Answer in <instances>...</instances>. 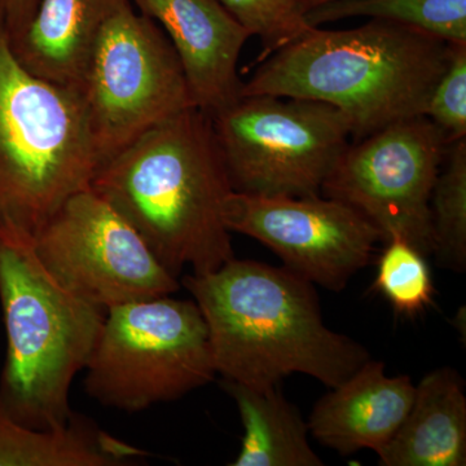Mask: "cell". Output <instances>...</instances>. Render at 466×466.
I'll return each instance as SVG.
<instances>
[{"instance_id":"6da1fadb","label":"cell","mask_w":466,"mask_h":466,"mask_svg":"<svg viewBox=\"0 0 466 466\" xmlns=\"http://www.w3.org/2000/svg\"><path fill=\"white\" fill-rule=\"evenodd\" d=\"M90 188L137 229L174 275L216 271L235 258L223 205L233 192L213 119L183 110L106 159Z\"/></svg>"},{"instance_id":"7a4b0ae2","label":"cell","mask_w":466,"mask_h":466,"mask_svg":"<svg viewBox=\"0 0 466 466\" xmlns=\"http://www.w3.org/2000/svg\"><path fill=\"white\" fill-rule=\"evenodd\" d=\"M180 285L205 319L223 380L260 389L302 373L334 389L370 360L363 345L325 325L315 285L288 267L232 258Z\"/></svg>"},{"instance_id":"3957f363","label":"cell","mask_w":466,"mask_h":466,"mask_svg":"<svg viewBox=\"0 0 466 466\" xmlns=\"http://www.w3.org/2000/svg\"><path fill=\"white\" fill-rule=\"evenodd\" d=\"M453 43L388 20L345 30L312 27L269 55L242 82L241 96L323 101L351 122L352 142L424 116Z\"/></svg>"},{"instance_id":"277c9868","label":"cell","mask_w":466,"mask_h":466,"mask_svg":"<svg viewBox=\"0 0 466 466\" xmlns=\"http://www.w3.org/2000/svg\"><path fill=\"white\" fill-rule=\"evenodd\" d=\"M0 305L7 334L0 398L27 428H64L76 415L72 383L87 366L106 309L58 283L33 236L9 226H0Z\"/></svg>"},{"instance_id":"5b68a950","label":"cell","mask_w":466,"mask_h":466,"mask_svg":"<svg viewBox=\"0 0 466 466\" xmlns=\"http://www.w3.org/2000/svg\"><path fill=\"white\" fill-rule=\"evenodd\" d=\"M99 167L81 95L18 61L0 7V226L35 235Z\"/></svg>"},{"instance_id":"8992f818","label":"cell","mask_w":466,"mask_h":466,"mask_svg":"<svg viewBox=\"0 0 466 466\" xmlns=\"http://www.w3.org/2000/svg\"><path fill=\"white\" fill-rule=\"evenodd\" d=\"M85 370L88 397L128 413L180 400L218 375L198 303L171 294L109 309Z\"/></svg>"},{"instance_id":"52a82bcc","label":"cell","mask_w":466,"mask_h":466,"mask_svg":"<svg viewBox=\"0 0 466 466\" xmlns=\"http://www.w3.org/2000/svg\"><path fill=\"white\" fill-rule=\"evenodd\" d=\"M78 92L100 165L153 126L196 106L167 34L137 14L131 0L101 26Z\"/></svg>"},{"instance_id":"ba28073f","label":"cell","mask_w":466,"mask_h":466,"mask_svg":"<svg viewBox=\"0 0 466 466\" xmlns=\"http://www.w3.org/2000/svg\"><path fill=\"white\" fill-rule=\"evenodd\" d=\"M233 191L320 195L352 142L351 122L323 101L254 95L211 116Z\"/></svg>"},{"instance_id":"9c48e42d","label":"cell","mask_w":466,"mask_h":466,"mask_svg":"<svg viewBox=\"0 0 466 466\" xmlns=\"http://www.w3.org/2000/svg\"><path fill=\"white\" fill-rule=\"evenodd\" d=\"M449 146L426 116L395 122L351 142L321 193L367 218L383 242L398 236L433 256L431 195Z\"/></svg>"},{"instance_id":"30bf717a","label":"cell","mask_w":466,"mask_h":466,"mask_svg":"<svg viewBox=\"0 0 466 466\" xmlns=\"http://www.w3.org/2000/svg\"><path fill=\"white\" fill-rule=\"evenodd\" d=\"M33 240L58 283L106 311L180 288L137 229L91 188L67 198Z\"/></svg>"},{"instance_id":"8fae6325","label":"cell","mask_w":466,"mask_h":466,"mask_svg":"<svg viewBox=\"0 0 466 466\" xmlns=\"http://www.w3.org/2000/svg\"><path fill=\"white\" fill-rule=\"evenodd\" d=\"M229 232L274 251L291 271L332 291L368 266L381 232L354 208L317 196H263L233 191L223 205Z\"/></svg>"},{"instance_id":"7c38bea8","label":"cell","mask_w":466,"mask_h":466,"mask_svg":"<svg viewBox=\"0 0 466 466\" xmlns=\"http://www.w3.org/2000/svg\"><path fill=\"white\" fill-rule=\"evenodd\" d=\"M173 45L193 101L213 116L241 97L238 73L250 34L219 0H131Z\"/></svg>"},{"instance_id":"4fadbf2b","label":"cell","mask_w":466,"mask_h":466,"mask_svg":"<svg viewBox=\"0 0 466 466\" xmlns=\"http://www.w3.org/2000/svg\"><path fill=\"white\" fill-rule=\"evenodd\" d=\"M415 392L410 376H386L383 363L370 359L315 404L309 431L341 455L380 453L403 424Z\"/></svg>"},{"instance_id":"5bb4252c","label":"cell","mask_w":466,"mask_h":466,"mask_svg":"<svg viewBox=\"0 0 466 466\" xmlns=\"http://www.w3.org/2000/svg\"><path fill=\"white\" fill-rule=\"evenodd\" d=\"M127 0H39L29 25L11 43L27 70L79 91L92 46L106 18Z\"/></svg>"},{"instance_id":"9a60e30c","label":"cell","mask_w":466,"mask_h":466,"mask_svg":"<svg viewBox=\"0 0 466 466\" xmlns=\"http://www.w3.org/2000/svg\"><path fill=\"white\" fill-rule=\"evenodd\" d=\"M377 456L382 466L466 464L465 382L455 370L438 368L421 380L403 424Z\"/></svg>"},{"instance_id":"2e32d148","label":"cell","mask_w":466,"mask_h":466,"mask_svg":"<svg viewBox=\"0 0 466 466\" xmlns=\"http://www.w3.org/2000/svg\"><path fill=\"white\" fill-rule=\"evenodd\" d=\"M148 456L76 413L56 431L27 428L0 398V466H121Z\"/></svg>"},{"instance_id":"e0dca14e","label":"cell","mask_w":466,"mask_h":466,"mask_svg":"<svg viewBox=\"0 0 466 466\" xmlns=\"http://www.w3.org/2000/svg\"><path fill=\"white\" fill-rule=\"evenodd\" d=\"M238 406L244 437L232 466H323L309 441L308 422L279 386L251 388L223 380Z\"/></svg>"},{"instance_id":"ac0fdd59","label":"cell","mask_w":466,"mask_h":466,"mask_svg":"<svg viewBox=\"0 0 466 466\" xmlns=\"http://www.w3.org/2000/svg\"><path fill=\"white\" fill-rule=\"evenodd\" d=\"M305 17L314 27L343 18H379L466 43V0H334L309 9Z\"/></svg>"},{"instance_id":"d6986e66","label":"cell","mask_w":466,"mask_h":466,"mask_svg":"<svg viewBox=\"0 0 466 466\" xmlns=\"http://www.w3.org/2000/svg\"><path fill=\"white\" fill-rule=\"evenodd\" d=\"M431 195L434 253L438 266L466 268V137L451 143Z\"/></svg>"},{"instance_id":"ffe728a7","label":"cell","mask_w":466,"mask_h":466,"mask_svg":"<svg viewBox=\"0 0 466 466\" xmlns=\"http://www.w3.org/2000/svg\"><path fill=\"white\" fill-rule=\"evenodd\" d=\"M386 244L375 288L398 314L415 317L433 303L434 285L426 257L398 236Z\"/></svg>"},{"instance_id":"44dd1931","label":"cell","mask_w":466,"mask_h":466,"mask_svg":"<svg viewBox=\"0 0 466 466\" xmlns=\"http://www.w3.org/2000/svg\"><path fill=\"white\" fill-rule=\"evenodd\" d=\"M250 35L262 43L258 61L312 29L299 0H219Z\"/></svg>"},{"instance_id":"7402d4cb","label":"cell","mask_w":466,"mask_h":466,"mask_svg":"<svg viewBox=\"0 0 466 466\" xmlns=\"http://www.w3.org/2000/svg\"><path fill=\"white\" fill-rule=\"evenodd\" d=\"M424 116L450 144L466 137V43H453L449 66L435 85Z\"/></svg>"},{"instance_id":"603a6c76","label":"cell","mask_w":466,"mask_h":466,"mask_svg":"<svg viewBox=\"0 0 466 466\" xmlns=\"http://www.w3.org/2000/svg\"><path fill=\"white\" fill-rule=\"evenodd\" d=\"M39 0H0L9 42L15 41L29 25Z\"/></svg>"},{"instance_id":"cb8c5ba5","label":"cell","mask_w":466,"mask_h":466,"mask_svg":"<svg viewBox=\"0 0 466 466\" xmlns=\"http://www.w3.org/2000/svg\"><path fill=\"white\" fill-rule=\"evenodd\" d=\"M300 5H302L303 11H309V9L318 7V5H325V3L334 2V0H299Z\"/></svg>"}]
</instances>
